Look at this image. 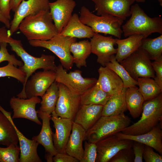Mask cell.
<instances>
[{
	"label": "cell",
	"instance_id": "1",
	"mask_svg": "<svg viewBox=\"0 0 162 162\" xmlns=\"http://www.w3.org/2000/svg\"><path fill=\"white\" fill-rule=\"evenodd\" d=\"M6 38L5 42L9 44L11 50L15 52L22 61L23 66L19 68L26 74L25 81L23 84L22 90L16 96L19 98H27L25 92V87L29 77L38 69L56 71L57 66L55 63V57L53 55L44 54H42L39 57L33 56L24 49L20 40L14 39L9 34Z\"/></svg>",
	"mask_w": 162,
	"mask_h": 162
},
{
	"label": "cell",
	"instance_id": "2",
	"mask_svg": "<svg viewBox=\"0 0 162 162\" xmlns=\"http://www.w3.org/2000/svg\"><path fill=\"white\" fill-rule=\"evenodd\" d=\"M53 22L50 10H42L25 17L18 29L28 41L47 40L59 34Z\"/></svg>",
	"mask_w": 162,
	"mask_h": 162
},
{
	"label": "cell",
	"instance_id": "3",
	"mask_svg": "<svg viewBox=\"0 0 162 162\" xmlns=\"http://www.w3.org/2000/svg\"><path fill=\"white\" fill-rule=\"evenodd\" d=\"M129 19L122 26L125 37L137 34L147 38L153 33L162 34V18L160 16L151 18L137 4L130 7Z\"/></svg>",
	"mask_w": 162,
	"mask_h": 162
},
{
	"label": "cell",
	"instance_id": "4",
	"mask_svg": "<svg viewBox=\"0 0 162 162\" xmlns=\"http://www.w3.org/2000/svg\"><path fill=\"white\" fill-rule=\"evenodd\" d=\"M140 119L124 128L121 132L130 135H138L147 133L162 120V93L155 98L146 101L142 106Z\"/></svg>",
	"mask_w": 162,
	"mask_h": 162
},
{
	"label": "cell",
	"instance_id": "5",
	"mask_svg": "<svg viewBox=\"0 0 162 162\" xmlns=\"http://www.w3.org/2000/svg\"><path fill=\"white\" fill-rule=\"evenodd\" d=\"M131 122L130 119L124 113L115 116H101L86 131L84 141L95 143L105 137L121 132Z\"/></svg>",
	"mask_w": 162,
	"mask_h": 162
},
{
	"label": "cell",
	"instance_id": "6",
	"mask_svg": "<svg viewBox=\"0 0 162 162\" xmlns=\"http://www.w3.org/2000/svg\"><path fill=\"white\" fill-rule=\"evenodd\" d=\"M80 19L90 27L94 33L111 35L120 39L123 33L121 28L124 21L117 17L98 16L91 12L84 6L80 10Z\"/></svg>",
	"mask_w": 162,
	"mask_h": 162
},
{
	"label": "cell",
	"instance_id": "7",
	"mask_svg": "<svg viewBox=\"0 0 162 162\" xmlns=\"http://www.w3.org/2000/svg\"><path fill=\"white\" fill-rule=\"evenodd\" d=\"M76 41V38L64 36L59 34L47 40H32L28 43L32 46L46 49L59 58L61 64L66 70L71 69L73 58L70 50L71 44Z\"/></svg>",
	"mask_w": 162,
	"mask_h": 162
},
{
	"label": "cell",
	"instance_id": "8",
	"mask_svg": "<svg viewBox=\"0 0 162 162\" xmlns=\"http://www.w3.org/2000/svg\"><path fill=\"white\" fill-rule=\"evenodd\" d=\"M151 60L148 53L140 47L120 63L137 81L141 77L155 78Z\"/></svg>",
	"mask_w": 162,
	"mask_h": 162
},
{
	"label": "cell",
	"instance_id": "9",
	"mask_svg": "<svg viewBox=\"0 0 162 162\" xmlns=\"http://www.w3.org/2000/svg\"><path fill=\"white\" fill-rule=\"evenodd\" d=\"M55 81L65 85L74 94L80 95L88 88L96 83L97 79L84 78L82 71L76 70L68 73L61 64L57 67L55 71Z\"/></svg>",
	"mask_w": 162,
	"mask_h": 162
},
{
	"label": "cell",
	"instance_id": "10",
	"mask_svg": "<svg viewBox=\"0 0 162 162\" xmlns=\"http://www.w3.org/2000/svg\"><path fill=\"white\" fill-rule=\"evenodd\" d=\"M98 16H108L123 21L130 16V8L135 0H91Z\"/></svg>",
	"mask_w": 162,
	"mask_h": 162
},
{
	"label": "cell",
	"instance_id": "11",
	"mask_svg": "<svg viewBox=\"0 0 162 162\" xmlns=\"http://www.w3.org/2000/svg\"><path fill=\"white\" fill-rule=\"evenodd\" d=\"M133 141L121 139L115 134L105 137L95 143L97 146L96 162H109L121 149L132 147Z\"/></svg>",
	"mask_w": 162,
	"mask_h": 162
},
{
	"label": "cell",
	"instance_id": "12",
	"mask_svg": "<svg viewBox=\"0 0 162 162\" xmlns=\"http://www.w3.org/2000/svg\"><path fill=\"white\" fill-rule=\"evenodd\" d=\"M59 96L55 111L62 118L74 120L80 105V95L73 94L64 84L58 83Z\"/></svg>",
	"mask_w": 162,
	"mask_h": 162
},
{
	"label": "cell",
	"instance_id": "13",
	"mask_svg": "<svg viewBox=\"0 0 162 162\" xmlns=\"http://www.w3.org/2000/svg\"><path fill=\"white\" fill-rule=\"evenodd\" d=\"M90 39L92 53L97 56V62L101 66H105L117 52V48L114 46L116 44V39L96 33Z\"/></svg>",
	"mask_w": 162,
	"mask_h": 162
},
{
	"label": "cell",
	"instance_id": "14",
	"mask_svg": "<svg viewBox=\"0 0 162 162\" xmlns=\"http://www.w3.org/2000/svg\"><path fill=\"white\" fill-rule=\"evenodd\" d=\"M50 2L49 0H23L14 12L9 30H8V34L11 36L16 31L21 22L26 17L42 10H50Z\"/></svg>",
	"mask_w": 162,
	"mask_h": 162
},
{
	"label": "cell",
	"instance_id": "15",
	"mask_svg": "<svg viewBox=\"0 0 162 162\" xmlns=\"http://www.w3.org/2000/svg\"><path fill=\"white\" fill-rule=\"evenodd\" d=\"M56 78V72L52 70L35 73L25 85V92L27 98L42 96L55 81Z\"/></svg>",
	"mask_w": 162,
	"mask_h": 162
},
{
	"label": "cell",
	"instance_id": "16",
	"mask_svg": "<svg viewBox=\"0 0 162 162\" xmlns=\"http://www.w3.org/2000/svg\"><path fill=\"white\" fill-rule=\"evenodd\" d=\"M41 100L38 97L25 99L13 96L10 100V105L13 112L12 118H25L42 125L35 109L36 105Z\"/></svg>",
	"mask_w": 162,
	"mask_h": 162
},
{
	"label": "cell",
	"instance_id": "17",
	"mask_svg": "<svg viewBox=\"0 0 162 162\" xmlns=\"http://www.w3.org/2000/svg\"><path fill=\"white\" fill-rule=\"evenodd\" d=\"M51 116L56 130L55 133H52L54 146L58 153H66L65 148L72 130L73 120L59 117L55 111Z\"/></svg>",
	"mask_w": 162,
	"mask_h": 162
},
{
	"label": "cell",
	"instance_id": "18",
	"mask_svg": "<svg viewBox=\"0 0 162 162\" xmlns=\"http://www.w3.org/2000/svg\"><path fill=\"white\" fill-rule=\"evenodd\" d=\"M0 111L10 121L17 133L20 148V162H42L37 152L39 143L34 140L27 138L19 131L14 123L10 112L5 110L0 105Z\"/></svg>",
	"mask_w": 162,
	"mask_h": 162
},
{
	"label": "cell",
	"instance_id": "19",
	"mask_svg": "<svg viewBox=\"0 0 162 162\" xmlns=\"http://www.w3.org/2000/svg\"><path fill=\"white\" fill-rule=\"evenodd\" d=\"M76 5L74 0H56L50 2V13L59 34L71 18Z\"/></svg>",
	"mask_w": 162,
	"mask_h": 162
},
{
	"label": "cell",
	"instance_id": "20",
	"mask_svg": "<svg viewBox=\"0 0 162 162\" xmlns=\"http://www.w3.org/2000/svg\"><path fill=\"white\" fill-rule=\"evenodd\" d=\"M37 112L38 117L42 120V128L39 134L32 139L44 147L45 150V157L53 158L57 152L54 146L53 132L50 126L51 115H47L39 110Z\"/></svg>",
	"mask_w": 162,
	"mask_h": 162
},
{
	"label": "cell",
	"instance_id": "21",
	"mask_svg": "<svg viewBox=\"0 0 162 162\" xmlns=\"http://www.w3.org/2000/svg\"><path fill=\"white\" fill-rule=\"evenodd\" d=\"M121 139L130 140L150 146L162 155V126L159 123L148 132L138 135H130L121 132L115 134Z\"/></svg>",
	"mask_w": 162,
	"mask_h": 162
},
{
	"label": "cell",
	"instance_id": "22",
	"mask_svg": "<svg viewBox=\"0 0 162 162\" xmlns=\"http://www.w3.org/2000/svg\"><path fill=\"white\" fill-rule=\"evenodd\" d=\"M98 72L99 75L97 82L103 90L110 95L120 93L124 89L122 80L111 69L101 66Z\"/></svg>",
	"mask_w": 162,
	"mask_h": 162
},
{
	"label": "cell",
	"instance_id": "23",
	"mask_svg": "<svg viewBox=\"0 0 162 162\" xmlns=\"http://www.w3.org/2000/svg\"><path fill=\"white\" fill-rule=\"evenodd\" d=\"M103 106L90 104L80 105L73 121L86 131L92 128L101 116Z\"/></svg>",
	"mask_w": 162,
	"mask_h": 162
},
{
	"label": "cell",
	"instance_id": "24",
	"mask_svg": "<svg viewBox=\"0 0 162 162\" xmlns=\"http://www.w3.org/2000/svg\"><path fill=\"white\" fill-rule=\"evenodd\" d=\"M71 131L66 146L65 153L82 162L84 154L82 142L86 131L74 121Z\"/></svg>",
	"mask_w": 162,
	"mask_h": 162
},
{
	"label": "cell",
	"instance_id": "25",
	"mask_svg": "<svg viewBox=\"0 0 162 162\" xmlns=\"http://www.w3.org/2000/svg\"><path fill=\"white\" fill-rule=\"evenodd\" d=\"M94 33L90 27L83 23L78 15L75 13L59 34L76 38H91Z\"/></svg>",
	"mask_w": 162,
	"mask_h": 162
},
{
	"label": "cell",
	"instance_id": "26",
	"mask_svg": "<svg viewBox=\"0 0 162 162\" xmlns=\"http://www.w3.org/2000/svg\"><path fill=\"white\" fill-rule=\"evenodd\" d=\"M144 38L142 35L137 34L130 35L123 39L116 38L118 46L115 55L116 60L120 63L137 50L140 47Z\"/></svg>",
	"mask_w": 162,
	"mask_h": 162
},
{
	"label": "cell",
	"instance_id": "27",
	"mask_svg": "<svg viewBox=\"0 0 162 162\" xmlns=\"http://www.w3.org/2000/svg\"><path fill=\"white\" fill-rule=\"evenodd\" d=\"M125 101L127 110L134 119L138 118L142 111L145 101L144 99L137 86L126 89Z\"/></svg>",
	"mask_w": 162,
	"mask_h": 162
},
{
	"label": "cell",
	"instance_id": "28",
	"mask_svg": "<svg viewBox=\"0 0 162 162\" xmlns=\"http://www.w3.org/2000/svg\"><path fill=\"white\" fill-rule=\"evenodd\" d=\"M111 96L103 90L97 82L80 95V105L94 104L103 106Z\"/></svg>",
	"mask_w": 162,
	"mask_h": 162
},
{
	"label": "cell",
	"instance_id": "29",
	"mask_svg": "<svg viewBox=\"0 0 162 162\" xmlns=\"http://www.w3.org/2000/svg\"><path fill=\"white\" fill-rule=\"evenodd\" d=\"M70 50L73 54V63L77 68L87 67L86 59L92 53L90 41L88 40L75 41L71 44Z\"/></svg>",
	"mask_w": 162,
	"mask_h": 162
},
{
	"label": "cell",
	"instance_id": "30",
	"mask_svg": "<svg viewBox=\"0 0 162 162\" xmlns=\"http://www.w3.org/2000/svg\"><path fill=\"white\" fill-rule=\"evenodd\" d=\"M124 88L120 92L112 95L103 106L101 116H115L123 113L127 110Z\"/></svg>",
	"mask_w": 162,
	"mask_h": 162
},
{
	"label": "cell",
	"instance_id": "31",
	"mask_svg": "<svg viewBox=\"0 0 162 162\" xmlns=\"http://www.w3.org/2000/svg\"><path fill=\"white\" fill-rule=\"evenodd\" d=\"M19 140L12 124L8 118L0 111V145L9 146L18 145Z\"/></svg>",
	"mask_w": 162,
	"mask_h": 162
},
{
	"label": "cell",
	"instance_id": "32",
	"mask_svg": "<svg viewBox=\"0 0 162 162\" xmlns=\"http://www.w3.org/2000/svg\"><path fill=\"white\" fill-rule=\"evenodd\" d=\"M58 83L55 81L41 97L39 110L50 115L55 111L59 96Z\"/></svg>",
	"mask_w": 162,
	"mask_h": 162
},
{
	"label": "cell",
	"instance_id": "33",
	"mask_svg": "<svg viewBox=\"0 0 162 162\" xmlns=\"http://www.w3.org/2000/svg\"><path fill=\"white\" fill-rule=\"evenodd\" d=\"M139 91L145 101L151 100L162 92L161 89L154 79L149 77H141L137 80Z\"/></svg>",
	"mask_w": 162,
	"mask_h": 162
},
{
	"label": "cell",
	"instance_id": "34",
	"mask_svg": "<svg viewBox=\"0 0 162 162\" xmlns=\"http://www.w3.org/2000/svg\"><path fill=\"white\" fill-rule=\"evenodd\" d=\"M105 66L112 70L119 76L123 82L124 88L138 86L137 81L133 79L124 67L116 60L115 55L112 57L110 62L106 64Z\"/></svg>",
	"mask_w": 162,
	"mask_h": 162
},
{
	"label": "cell",
	"instance_id": "35",
	"mask_svg": "<svg viewBox=\"0 0 162 162\" xmlns=\"http://www.w3.org/2000/svg\"><path fill=\"white\" fill-rule=\"evenodd\" d=\"M140 47L148 53L151 60L158 58L162 56V34L154 38H144Z\"/></svg>",
	"mask_w": 162,
	"mask_h": 162
},
{
	"label": "cell",
	"instance_id": "36",
	"mask_svg": "<svg viewBox=\"0 0 162 162\" xmlns=\"http://www.w3.org/2000/svg\"><path fill=\"white\" fill-rule=\"evenodd\" d=\"M20 152L18 145L11 144L6 148L0 147V162H20Z\"/></svg>",
	"mask_w": 162,
	"mask_h": 162
},
{
	"label": "cell",
	"instance_id": "37",
	"mask_svg": "<svg viewBox=\"0 0 162 162\" xmlns=\"http://www.w3.org/2000/svg\"><path fill=\"white\" fill-rule=\"evenodd\" d=\"M6 76L14 78L23 84L25 81L26 74L12 62H8L6 66L0 67V77Z\"/></svg>",
	"mask_w": 162,
	"mask_h": 162
},
{
	"label": "cell",
	"instance_id": "38",
	"mask_svg": "<svg viewBox=\"0 0 162 162\" xmlns=\"http://www.w3.org/2000/svg\"><path fill=\"white\" fill-rule=\"evenodd\" d=\"M8 43L5 42L0 43V64L4 61L11 62L16 67L23 66L22 62L18 60L14 54H10L8 52L7 47Z\"/></svg>",
	"mask_w": 162,
	"mask_h": 162
},
{
	"label": "cell",
	"instance_id": "39",
	"mask_svg": "<svg viewBox=\"0 0 162 162\" xmlns=\"http://www.w3.org/2000/svg\"><path fill=\"white\" fill-rule=\"evenodd\" d=\"M134 158L132 147L124 148L118 151L109 162H133Z\"/></svg>",
	"mask_w": 162,
	"mask_h": 162
},
{
	"label": "cell",
	"instance_id": "40",
	"mask_svg": "<svg viewBox=\"0 0 162 162\" xmlns=\"http://www.w3.org/2000/svg\"><path fill=\"white\" fill-rule=\"evenodd\" d=\"M97 156V146L95 143L85 140L83 156L82 162H95Z\"/></svg>",
	"mask_w": 162,
	"mask_h": 162
},
{
	"label": "cell",
	"instance_id": "41",
	"mask_svg": "<svg viewBox=\"0 0 162 162\" xmlns=\"http://www.w3.org/2000/svg\"><path fill=\"white\" fill-rule=\"evenodd\" d=\"M153 148L145 145L143 154V159L146 162H162V155L154 152Z\"/></svg>",
	"mask_w": 162,
	"mask_h": 162
},
{
	"label": "cell",
	"instance_id": "42",
	"mask_svg": "<svg viewBox=\"0 0 162 162\" xmlns=\"http://www.w3.org/2000/svg\"><path fill=\"white\" fill-rule=\"evenodd\" d=\"M152 64L155 74L154 79L162 89V56L154 60Z\"/></svg>",
	"mask_w": 162,
	"mask_h": 162
},
{
	"label": "cell",
	"instance_id": "43",
	"mask_svg": "<svg viewBox=\"0 0 162 162\" xmlns=\"http://www.w3.org/2000/svg\"><path fill=\"white\" fill-rule=\"evenodd\" d=\"M145 145L133 141L132 148L134 155V162H142L143 154Z\"/></svg>",
	"mask_w": 162,
	"mask_h": 162
},
{
	"label": "cell",
	"instance_id": "44",
	"mask_svg": "<svg viewBox=\"0 0 162 162\" xmlns=\"http://www.w3.org/2000/svg\"><path fill=\"white\" fill-rule=\"evenodd\" d=\"M54 162H78L79 161L75 158L64 153H57L53 158Z\"/></svg>",
	"mask_w": 162,
	"mask_h": 162
},
{
	"label": "cell",
	"instance_id": "45",
	"mask_svg": "<svg viewBox=\"0 0 162 162\" xmlns=\"http://www.w3.org/2000/svg\"><path fill=\"white\" fill-rule=\"evenodd\" d=\"M10 0H0V11L4 16L10 20L11 17L10 14L11 10L10 7Z\"/></svg>",
	"mask_w": 162,
	"mask_h": 162
},
{
	"label": "cell",
	"instance_id": "46",
	"mask_svg": "<svg viewBox=\"0 0 162 162\" xmlns=\"http://www.w3.org/2000/svg\"><path fill=\"white\" fill-rule=\"evenodd\" d=\"M23 0H10V7L11 10L14 12Z\"/></svg>",
	"mask_w": 162,
	"mask_h": 162
},
{
	"label": "cell",
	"instance_id": "47",
	"mask_svg": "<svg viewBox=\"0 0 162 162\" xmlns=\"http://www.w3.org/2000/svg\"><path fill=\"white\" fill-rule=\"evenodd\" d=\"M0 22L4 24L6 28H9L10 27V20L6 18L0 11Z\"/></svg>",
	"mask_w": 162,
	"mask_h": 162
},
{
	"label": "cell",
	"instance_id": "48",
	"mask_svg": "<svg viewBox=\"0 0 162 162\" xmlns=\"http://www.w3.org/2000/svg\"><path fill=\"white\" fill-rule=\"evenodd\" d=\"M135 1L138 2H144L146 0H135Z\"/></svg>",
	"mask_w": 162,
	"mask_h": 162
},
{
	"label": "cell",
	"instance_id": "49",
	"mask_svg": "<svg viewBox=\"0 0 162 162\" xmlns=\"http://www.w3.org/2000/svg\"><path fill=\"white\" fill-rule=\"evenodd\" d=\"M159 2L160 5L162 6V0H158Z\"/></svg>",
	"mask_w": 162,
	"mask_h": 162
}]
</instances>
